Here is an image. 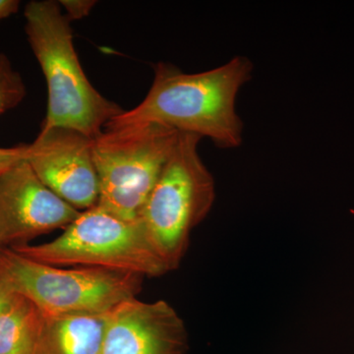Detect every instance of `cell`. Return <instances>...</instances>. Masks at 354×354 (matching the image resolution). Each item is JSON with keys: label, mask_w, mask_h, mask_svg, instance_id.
Returning a JSON list of instances; mask_svg holds the SVG:
<instances>
[{"label": "cell", "mask_w": 354, "mask_h": 354, "mask_svg": "<svg viewBox=\"0 0 354 354\" xmlns=\"http://www.w3.org/2000/svg\"><path fill=\"white\" fill-rule=\"evenodd\" d=\"M252 71V62L244 57L194 74L160 62L143 102L115 116L104 128L156 123L209 138L221 148H237L243 139V122L236 111L237 95L250 80Z\"/></svg>", "instance_id": "cell-1"}, {"label": "cell", "mask_w": 354, "mask_h": 354, "mask_svg": "<svg viewBox=\"0 0 354 354\" xmlns=\"http://www.w3.org/2000/svg\"><path fill=\"white\" fill-rule=\"evenodd\" d=\"M24 16L28 41L48 85L41 131L67 128L95 139L124 111L88 81L74 48L70 21L58 1L32 0L25 6Z\"/></svg>", "instance_id": "cell-2"}, {"label": "cell", "mask_w": 354, "mask_h": 354, "mask_svg": "<svg viewBox=\"0 0 354 354\" xmlns=\"http://www.w3.org/2000/svg\"><path fill=\"white\" fill-rule=\"evenodd\" d=\"M201 139L179 132L171 157L140 214L149 241L169 271L180 264L191 232L215 202V180L198 150Z\"/></svg>", "instance_id": "cell-3"}, {"label": "cell", "mask_w": 354, "mask_h": 354, "mask_svg": "<svg viewBox=\"0 0 354 354\" xmlns=\"http://www.w3.org/2000/svg\"><path fill=\"white\" fill-rule=\"evenodd\" d=\"M139 274L102 268L62 269L0 248V279L11 292L29 299L44 317L100 313L141 290Z\"/></svg>", "instance_id": "cell-4"}, {"label": "cell", "mask_w": 354, "mask_h": 354, "mask_svg": "<svg viewBox=\"0 0 354 354\" xmlns=\"http://www.w3.org/2000/svg\"><path fill=\"white\" fill-rule=\"evenodd\" d=\"M44 264L102 268L143 277L169 272L141 221H128L95 205L82 212L57 239L39 245L9 247Z\"/></svg>", "instance_id": "cell-5"}, {"label": "cell", "mask_w": 354, "mask_h": 354, "mask_svg": "<svg viewBox=\"0 0 354 354\" xmlns=\"http://www.w3.org/2000/svg\"><path fill=\"white\" fill-rule=\"evenodd\" d=\"M179 132L150 124L106 129L93 140L100 183L97 206L128 221L142 209L176 147Z\"/></svg>", "instance_id": "cell-6"}, {"label": "cell", "mask_w": 354, "mask_h": 354, "mask_svg": "<svg viewBox=\"0 0 354 354\" xmlns=\"http://www.w3.org/2000/svg\"><path fill=\"white\" fill-rule=\"evenodd\" d=\"M81 213L46 187L26 160L0 174V248L66 228Z\"/></svg>", "instance_id": "cell-7"}, {"label": "cell", "mask_w": 354, "mask_h": 354, "mask_svg": "<svg viewBox=\"0 0 354 354\" xmlns=\"http://www.w3.org/2000/svg\"><path fill=\"white\" fill-rule=\"evenodd\" d=\"M93 140L67 128L41 131L30 144L26 160L46 187L80 212L99 201Z\"/></svg>", "instance_id": "cell-8"}, {"label": "cell", "mask_w": 354, "mask_h": 354, "mask_svg": "<svg viewBox=\"0 0 354 354\" xmlns=\"http://www.w3.org/2000/svg\"><path fill=\"white\" fill-rule=\"evenodd\" d=\"M185 329L164 300H124L111 311L102 354H181Z\"/></svg>", "instance_id": "cell-9"}, {"label": "cell", "mask_w": 354, "mask_h": 354, "mask_svg": "<svg viewBox=\"0 0 354 354\" xmlns=\"http://www.w3.org/2000/svg\"><path fill=\"white\" fill-rule=\"evenodd\" d=\"M111 310L44 317L38 354H102Z\"/></svg>", "instance_id": "cell-10"}, {"label": "cell", "mask_w": 354, "mask_h": 354, "mask_svg": "<svg viewBox=\"0 0 354 354\" xmlns=\"http://www.w3.org/2000/svg\"><path fill=\"white\" fill-rule=\"evenodd\" d=\"M44 320L36 305L11 292L0 309V354H38Z\"/></svg>", "instance_id": "cell-11"}, {"label": "cell", "mask_w": 354, "mask_h": 354, "mask_svg": "<svg viewBox=\"0 0 354 354\" xmlns=\"http://www.w3.org/2000/svg\"><path fill=\"white\" fill-rule=\"evenodd\" d=\"M26 97L24 80L10 59L0 53V115L17 108Z\"/></svg>", "instance_id": "cell-12"}, {"label": "cell", "mask_w": 354, "mask_h": 354, "mask_svg": "<svg viewBox=\"0 0 354 354\" xmlns=\"http://www.w3.org/2000/svg\"><path fill=\"white\" fill-rule=\"evenodd\" d=\"M60 7L64 9L65 16L71 22L74 20H81L87 17L97 1L94 0H60L58 1Z\"/></svg>", "instance_id": "cell-13"}, {"label": "cell", "mask_w": 354, "mask_h": 354, "mask_svg": "<svg viewBox=\"0 0 354 354\" xmlns=\"http://www.w3.org/2000/svg\"><path fill=\"white\" fill-rule=\"evenodd\" d=\"M29 145H19L11 148H1L0 147V174L7 169H11L14 165L27 160Z\"/></svg>", "instance_id": "cell-14"}, {"label": "cell", "mask_w": 354, "mask_h": 354, "mask_svg": "<svg viewBox=\"0 0 354 354\" xmlns=\"http://www.w3.org/2000/svg\"><path fill=\"white\" fill-rule=\"evenodd\" d=\"M20 3L19 0H0V21L17 13Z\"/></svg>", "instance_id": "cell-15"}, {"label": "cell", "mask_w": 354, "mask_h": 354, "mask_svg": "<svg viewBox=\"0 0 354 354\" xmlns=\"http://www.w3.org/2000/svg\"><path fill=\"white\" fill-rule=\"evenodd\" d=\"M10 293V290H9L6 283L0 279V309H1L2 305L6 301Z\"/></svg>", "instance_id": "cell-16"}]
</instances>
